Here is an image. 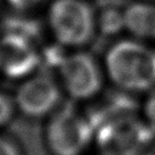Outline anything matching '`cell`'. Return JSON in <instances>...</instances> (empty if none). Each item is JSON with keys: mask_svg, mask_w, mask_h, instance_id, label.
Wrapping results in <instances>:
<instances>
[{"mask_svg": "<svg viewBox=\"0 0 155 155\" xmlns=\"http://www.w3.org/2000/svg\"><path fill=\"white\" fill-rule=\"evenodd\" d=\"M154 132L133 114L107 119L94 132L101 155H138L150 142Z\"/></svg>", "mask_w": 155, "mask_h": 155, "instance_id": "cell-4", "label": "cell"}, {"mask_svg": "<svg viewBox=\"0 0 155 155\" xmlns=\"http://www.w3.org/2000/svg\"><path fill=\"white\" fill-rule=\"evenodd\" d=\"M59 85L74 101L94 98L103 86V73L93 56L86 52L65 54L57 68Z\"/></svg>", "mask_w": 155, "mask_h": 155, "instance_id": "cell-5", "label": "cell"}, {"mask_svg": "<svg viewBox=\"0 0 155 155\" xmlns=\"http://www.w3.org/2000/svg\"><path fill=\"white\" fill-rule=\"evenodd\" d=\"M144 114L147 117V125L155 133V93L149 97L144 107Z\"/></svg>", "mask_w": 155, "mask_h": 155, "instance_id": "cell-12", "label": "cell"}, {"mask_svg": "<svg viewBox=\"0 0 155 155\" xmlns=\"http://www.w3.org/2000/svg\"><path fill=\"white\" fill-rule=\"evenodd\" d=\"M47 24L61 46L80 47L90 42L97 30V16L85 0H53Z\"/></svg>", "mask_w": 155, "mask_h": 155, "instance_id": "cell-2", "label": "cell"}, {"mask_svg": "<svg viewBox=\"0 0 155 155\" xmlns=\"http://www.w3.org/2000/svg\"><path fill=\"white\" fill-rule=\"evenodd\" d=\"M125 28L124 12L116 7H102L97 16V29L104 35H115Z\"/></svg>", "mask_w": 155, "mask_h": 155, "instance_id": "cell-9", "label": "cell"}, {"mask_svg": "<svg viewBox=\"0 0 155 155\" xmlns=\"http://www.w3.org/2000/svg\"><path fill=\"white\" fill-rule=\"evenodd\" d=\"M41 64L40 52L33 39L6 31L0 36V74L12 80H24Z\"/></svg>", "mask_w": 155, "mask_h": 155, "instance_id": "cell-7", "label": "cell"}, {"mask_svg": "<svg viewBox=\"0 0 155 155\" xmlns=\"http://www.w3.org/2000/svg\"><path fill=\"white\" fill-rule=\"evenodd\" d=\"M99 4L102 7H116L128 5V0H99Z\"/></svg>", "mask_w": 155, "mask_h": 155, "instance_id": "cell-14", "label": "cell"}, {"mask_svg": "<svg viewBox=\"0 0 155 155\" xmlns=\"http://www.w3.org/2000/svg\"><path fill=\"white\" fill-rule=\"evenodd\" d=\"M125 28L140 38H155V6L128 4L124 11Z\"/></svg>", "mask_w": 155, "mask_h": 155, "instance_id": "cell-8", "label": "cell"}, {"mask_svg": "<svg viewBox=\"0 0 155 155\" xmlns=\"http://www.w3.org/2000/svg\"><path fill=\"white\" fill-rule=\"evenodd\" d=\"M90 120L71 109L56 110L44 128L45 145L51 155H84L94 142Z\"/></svg>", "mask_w": 155, "mask_h": 155, "instance_id": "cell-3", "label": "cell"}, {"mask_svg": "<svg viewBox=\"0 0 155 155\" xmlns=\"http://www.w3.org/2000/svg\"><path fill=\"white\" fill-rule=\"evenodd\" d=\"M5 1L17 11H28L38 6L42 0H5Z\"/></svg>", "mask_w": 155, "mask_h": 155, "instance_id": "cell-13", "label": "cell"}, {"mask_svg": "<svg viewBox=\"0 0 155 155\" xmlns=\"http://www.w3.org/2000/svg\"><path fill=\"white\" fill-rule=\"evenodd\" d=\"M113 84L125 91H143L155 85V51L144 45L122 40L110 46L104 59Z\"/></svg>", "mask_w": 155, "mask_h": 155, "instance_id": "cell-1", "label": "cell"}, {"mask_svg": "<svg viewBox=\"0 0 155 155\" xmlns=\"http://www.w3.org/2000/svg\"><path fill=\"white\" fill-rule=\"evenodd\" d=\"M0 155H22V151L15 140L0 134Z\"/></svg>", "mask_w": 155, "mask_h": 155, "instance_id": "cell-11", "label": "cell"}, {"mask_svg": "<svg viewBox=\"0 0 155 155\" xmlns=\"http://www.w3.org/2000/svg\"><path fill=\"white\" fill-rule=\"evenodd\" d=\"M17 109L13 97L0 92V130L6 127L13 119Z\"/></svg>", "mask_w": 155, "mask_h": 155, "instance_id": "cell-10", "label": "cell"}, {"mask_svg": "<svg viewBox=\"0 0 155 155\" xmlns=\"http://www.w3.org/2000/svg\"><path fill=\"white\" fill-rule=\"evenodd\" d=\"M62 93L59 82L41 73L22 80L12 97L17 111L29 119H41L57 110Z\"/></svg>", "mask_w": 155, "mask_h": 155, "instance_id": "cell-6", "label": "cell"}]
</instances>
